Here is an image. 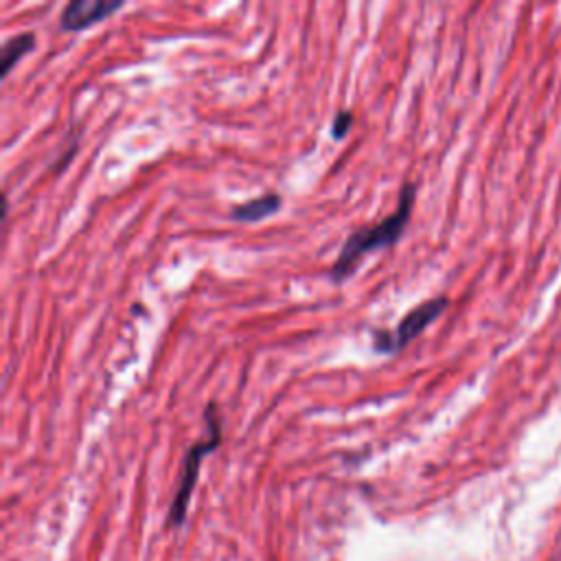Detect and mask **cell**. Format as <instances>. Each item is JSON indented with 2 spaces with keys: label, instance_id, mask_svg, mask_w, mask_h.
Segmentation results:
<instances>
[{
  "label": "cell",
  "instance_id": "cell-5",
  "mask_svg": "<svg viewBox=\"0 0 561 561\" xmlns=\"http://www.w3.org/2000/svg\"><path fill=\"white\" fill-rule=\"evenodd\" d=\"M281 204L283 200L281 196H277V193H263L259 198L233 206L231 217L235 222H261L277 213L281 209Z\"/></svg>",
  "mask_w": 561,
  "mask_h": 561
},
{
  "label": "cell",
  "instance_id": "cell-6",
  "mask_svg": "<svg viewBox=\"0 0 561 561\" xmlns=\"http://www.w3.org/2000/svg\"><path fill=\"white\" fill-rule=\"evenodd\" d=\"M33 47H36V36H33L31 31L9 38L3 44V49H0V75L7 77L11 68H14L27 53H31Z\"/></svg>",
  "mask_w": 561,
  "mask_h": 561
},
{
  "label": "cell",
  "instance_id": "cell-2",
  "mask_svg": "<svg viewBox=\"0 0 561 561\" xmlns=\"http://www.w3.org/2000/svg\"><path fill=\"white\" fill-rule=\"evenodd\" d=\"M204 421H206V437L191 445V448L187 450L185 463H182L176 494H174V500H171L169 515H167L169 526H180L182 522H185L193 489H196V483L200 478V465L204 461V456L217 450V445L222 443V428H220V417H217L215 402L206 406Z\"/></svg>",
  "mask_w": 561,
  "mask_h": 561
},
{
  "label": "cell",
  "instance_id": "cell-7",
  "mask_svg": "<svg viewBox=\"0 0 561 561\" xmlns=\"http://www.w3.org/2000/svg\"><path fill=\"white\" fill-rule=\"evenodd\" d=\"M353 119H356V117H353L351 110H340L334 117V125H331V136H334L336 141L345 139V136L353 128Z\"/></svg>",
  "mask_w": 561,
  "mask_h": 561
},
{
  "label": "cell",
  "instance_id": "cell-1",
  "mask_svg": "<svg viewBox=\"0 0 561 561\" xmlns=\"http://www.w3.org/2000/svg\"><path fill=\"white\" fill-rule=\"evenodd\" d=\"M415 196H417V185L415 182H406L402 191H399L397 209L391 215L384 217V220H380L377 224L360 228V231L351 233L345 239V244L340 248V255L334 261V268H331V281L342 283L358 270L362 257L371 255L380 248L393 246L402 239L410 222Z\"/></svg>",
  "mask_w": 561,
  "mask_h": 561
},
{
  "label": "cell",
  "instance_id": "cell-3",
  "mask_svg": "<svg viewBox=\"0 0 561 561\" xmlns=\"http://www.w3.org/2000/svg\"><path fill=\"white\" fill-rule=\"evenodd\" d=\"M450 307L448 296H437L426 303L417 305L415 309L399 320V325L393 331H373V347L377 353H397L406 349L412 340L419 338L434 320H437L445 309Z\"/></svg>",
  "mask_w": 561,
  "mask_h": 561
},
{
  "label": "cell",
  "instance_id": "cell-4",
  "mask_svg": "<svg viewBox=\"0 0 561 561\" xmlns=\"http://www.w3.org/2000/svg\"><path fill=\"white\" fill-rule=\"evenodd\" d=\"M123 7V0H71L60 14V27L64 31H84L97 22L110 18Z\"/></svg>",
  "mask_w": 561,
  "mask_h": 561
}]
</instances>
